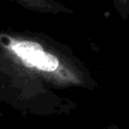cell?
<instances>
[{
  "label": "cell",
  "mask_w": 129,
  "mask_h": 129,
  "mask_svg": "<svg viewBox=\"0 0 129 129\" xmlns=\"http://www.w3.org/2000/svg\"><path fill=\"white\" fill-rule=\"evenodd\" d=\"M0 45L7 57L17 67L51 81L62 78L61 60L46 50L39 41L4 34L0 36Z\"/></svg>",
  "instance_id": "obj_1"
},
{
  "label": "cell",
  "mask_w": 129,
  "mask_h": 129,
  "mask_svg": "<svg viewBox=\"0 0 129 129\" xmlns=\"http://www.w3.org/2000/svg\"><path fill=\"white\" fill-rule=\"evenodd\" d=\"M114 4L119 13L122 14L124 19H126L129 10V0H114Z\"/></svg>",
  "instance_id": "obj_3"
},
{
  "label": "cell",
  "mask_w": 129,
  "mask_h": 129,
  "mask_svg": "<svg viewBox=\"0 0 129 129\" xmlns=\"http://www.w3.org/2000/svg\"><path fill=\"white\" fill-rule=\"evenodd\" d=\"M21 5L34 9V10H41V11H47L52 9V5L50 4L49 0H14Z\"/></svg>",
  "instance_id": "obj_2"
}]
</instances>
